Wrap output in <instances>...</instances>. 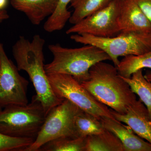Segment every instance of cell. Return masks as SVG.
I'll return each mask as SVG.
<instances>
[{"instance_id": "obj_5", "label": "cell", "mask_w": 151, "mask_h": 151, "mask_svg": "<svg viewBox=\"0 0 151 151\" xmlns=\"http://www.w3.org/2000/svg\"><path fill=\"white\" fill-rule=\"evenodd\" d=\"M70 38L77 43L100 48L109 55L116 67L120 62V57L139 55L151 50V34L120 33L110 37L75 34L71 35Z\"/></svg>"}, {"instance_id": "obj_7", "label": "cell", "mask_w": 151, "mask_h": 151, "mask_svg": "<svg viewBox=\"0 0 151 151\" xmlns=\"http://www.w3.org/2000/svg\"><path fill=\"white\" fill-rule=\"evenodd\" d=\"M49 81L56 96L69 100L86 113L100 119L106 117L116 120L108 106L100 103L71 76L47 73Z\"/></svg>"}, {"instance_id": "obj_14", "label": "cell", "mask_w": 151, "mask_h": 151, "mask_svg": "<svg viewBox=\"0 0 151 151\" xmlns=\"http://www.w3.org/2000/svg\"><path fill=\"white\" fill-rule=\"evenodd\" d=\"M85 151H125L119 138L105 129L103 133L86 137Z\"/></svg>"}, {"instance_id": "obj_9", "label": "cell", "mask_w": 151, "mask_h": 151, "mask_svg": "<svg viewBox=\"0 0 151 151\" xmlns=\"http://www.w3.org/2000/svg\"><path fill=\"white\" fill-rule=\"evenodd\" d=\"M119 0H114L107 6L91 14L73 24L67 35L86 34L99 37H110L120 33L118 17Z\"/></svg>"}, {"instance_id": "obj_24", "label": "cell", "mask_w": 151, "mask_h": 151, "mask_svg": "<svg viewBox=\"0 0 151 151\" xmlns=\"http://www.w3.org/2000/svg\"><path fill=\"white\" fill-rule=\"evenodd\" d=\"M9 0H0V10H3L6 6Z\"/></svg>"}, {"instance_id": "obj_18", "label": "cell", "mask_w": 151, "mask_h": 151, "mask_svg": "<svg viewBox=\"0 0 151 151\" xmlns=\"http://www.w3.org/2000/svg\"><path fill=\"white\" fill-rule=\"evenodd\" d=\"M75 127L77 136L81 137L98 134L105 130L100 119L83 111L76 118Z\"/></svg>"}, {"instance_id": "obj_10", "label": "cell", "mask_w": 151, "mask_h": 151, "mask_svg": "<svg viewBox=\"0 0 151 151\" xmlns=\"http://www.w3.org/2000/svg\"><path fill=\"white\" fill-rule=\"evenodd\" d=\"M118 22L120 33L151 34V23L134 0H119Z\"/></svg>"}, {"instance_id": "obj_2", "label": "cell", "mask_w": 151, "mask_h": 151, "mask_svg": "<svg viewBox=\"0 0 151 151\" xmlns=\"http://www.w3.org/2000/svg\"><path fill=\"white\" fill-rule=\"evenodd\" d=\"M81 84L100 103L121 114L126 113L137 100L116 66L104 61L90 68L89 78Z\"/></svg>"}, {"instance_id": "obj_1", "label": "cell", "mask_w": 151, "mask_h": 151, "mask_svg": "<svg viewBox=\"0 0 151 151\" xmlns=\"http://www.w3.org/2000/svg\"><path fill=\"white\" fill-rule=\"evenodd\" d=\"M45 40L39 35L34 36L31 41L21 36L13 46L12 52L19 71L24 70L28 74L36 97L42 104L46 116L64 100L56 96L49 81L45 69Z\"/></svg>"}, {"instance_id": "obj_16", "label": "cell", "mask_w": 151, "mask_h": 151, "mask_svg": "<svg viewBox=\"0 0 151 151\" xmlns=\"http://www.w3.org/2000/svg\"><path fill=\"white\" fill-rule=\"evenodd\" d=\"M129 85L132 92L137 95L146 106L151 119V82L147 80L140 69L132 74L130 78L120 75Z\"/></svg>"}, {"instance_id": "obj_22", "label": "cell", "mask_w": 151, "mask_h": 151, "mask_svg": "<svg viewBox=\"0 0 151 151\" xmlns=\"http://www.w3.org/2000/svg\"><path fill=\"white\" fill-rule=\"evenodd\" d=\"M134 1L151 23V0H134Z\"/></svg>"}, {"instance_id": "obj_17", "label": "cell", "mask_w": 151, "mask_h": 151, "mask_svg": "<svg viewBox=\"0 0 151 151\" xmlns=\"http://www.w3.org/2000/svg\"><path fill=\"white\" fill-rule=\"evenodd\" d=\"M119 75L130 78L133 73L144 68L151 69V50L139 55L124 57L116 67Z\"/></svg>"}, {"instance_id": "obj_4", "label": "cell", "mask_w": 151, "mask_h": 151, "mask_svg": "<svg viewBox=\"0 0 151 151\" xmlns=\"http://www.w3.org/2000/svg\"><path fill=\"white\" fill-rule=\"evenodd\" d=\"M4 108L0 111V133L13 137L35 140L46 117L42 104L35 95L27 105Z\"/></svg>"}, {"instance_id": "obj_12", "label": "cell", "mask_w": 151, "mask_h": 151, "mask_svg": "<svg viewBox=\"0 0 151 151\" xmlns=\"http://www.w3.org/2000/svg\"><path fill=\"white\" fill-rule=\"evenodd\" d=\"M100 120L105 129L119 138L125 151H151L150 143L136 134L128 125L108 117H101Z\"/></svg>"}, {"instance_id": "obj_19", "label": "cell", "mask_w": 151, "mask_h": 151, "mask_svg": "<svg viewBox=\"0 0 151 151\" xmlns=\"http://www.w3.org/2000/svg\"><path fill=\"white\" fill-rule=\"evenodd\" d=\"M86 137H62L45 144L39 151H85Z\"/></svg>"}, {"instance_id": "obj_25", "label": "cell", "mask_w": 151, "mask_h": 151, "mask_svg": "<svg viewBox=\"0 0 151 151\" xmlns=\"http://www.w3.org/2000/svg\"><path fill=\"white\" fill-rule=\"evenodd\" d=\"M144 76L148 81L151 82V71H147Z\"/></svg>"}, {"instance_id": "obj_21", "label": "cell", "mask_w": 151, "mask_h": 151, "mask_svg": "<svg viewBox=\"0 0 151 151\" xmlns=\"http://www.w3.org/2000/svg\"><path fill=\"white\" fill-rule=\"evenodd\" d=\"M34 140L31 138L13 137L0 133V151H24Z\"/></svg>"}, {"instance_id": "obj_3", "label": "cell", "mask_w": 151, "mask_h": 151, "mask_svg": "<svg viewBox=\"0 0 151 151\" xmlns=\"http://www.w3.org/2000/svg\"><path fill=\"white\" fill-rule=\"evenodd\" d=\"M48 49L53 55V60L45 65L47 73L71 76L81 84L88 80L89 70L93 65L100 61L111 60L106 52L90 45L68 48L54 44L49 45Z\"/></svg>"}, {"instance_id": "obj_15", "label": "cell", "mask_w": 151, "mask_h": 151, "mask_svg": "<svg viewBox=\"0 0 151 151\" xmlns=\"http://www.w3.org/2000/svg\"><path fill=\"white\" fill-rule=\"evenodd\" d=\"M114 0H71L70 6L73 9L69 21L74 24L84 18L107 6Z\"/></svg>"}, {"instance_id": "obj_8", "label": "cell", "mask_w": 151, "mask_h": 151, "mask_svg": "<svg viewBox=\"0 0 151 151\" xmlns=\"http://www.w3.org/2000/svg\"><path fill=\"white\" fill-rule=\"evenodd\" d=\"M17 67L9 59L0 40V107L28 103L29 81L20 74Z\"/></svg>"}, {"instance_id": "obj_6", "label": "cell", "mask_w": 151, "mask_h": 151, "mask_svg": "<svg viewBox=\"0 0 151 151\" xmlns=\"http://www.w3.org/2000/svg\"><path fill=\"white\" fill-rule=\"evenodd\" d=\"M82 110L65 99L46 115L37 136L24 151H39L45 144L62 137H78L75 127L76 118Z\"/></svg>"}, {"instance_id": "obj_13", "label": "cell", "mask_w": 151, "mask_h": 151, "mask_svg": "<svg viewBox=\"0 0 151 151\" xmlns=\"http://www.w3.org/2000/svg\"><path fill=\"white\" fill-rule=\"evenodd\" d=\"M15 9L24 14L31 23L38 25L54 13L58 0H10Z\"/></svg>"}, {"instance_id": "obj_11", "label": "cell", "mask_w": 151, "mask_h": 151, "mask_svg": "<svg viewBox=\"0 0 151 151\" xmlns=\"http://www.w3.org/2000/svg\"><path fill=\"white\" fill-rule=\"evenodd\" d=\"M110 109L117 121L129 126L136 134L151 144V119L147 109L140 99L136 100L124 114Z\"/></svg>"}, {"instance_id": "obj_20", "label": "cell", "mask_w": 151, "mask_h": 151, "mask_svg": "<svg viewBox=\"0 0 151 151\" xmlns=\"http://www.w3.org/2000/svg\"><path fill=\"white\" fill-rule=\"evenodd\" d=\"M71 0H58L54 13L49 17L44 25L43 28L47 32H52L62 29L69 21L71 12L68 10L67 6Z\"/></svg>"}, {"instance_id": "obj_23", "label": "cell", "mask_w": 151, "mask_h": 151, "mask_svg": "<svg viewBox=\"0 0 151 151\" xmlns=\"http://www.w3.org/2000/svg\"><path fill=\"white\" fill-rule=\"evenodd\" d=\"M9 18V16L5 10H0V23Z\"/></svg>"}, {"instance_id": "obj_26", "label": "cell", "mask_w": 151, "mask_h": 151, "mask_svg": "<svg viewBox=\"0 0 151 151\" xmlns=\"http://www.w3.org/2000/svg\"><path fill=\"white\" fill-rule=\"evenodd\" d=\"M2 110V108H1V107H0V111H1Z\"/></svg>"}]
</instances>
